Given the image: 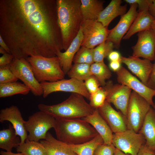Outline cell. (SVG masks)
Returning <instances> with one entry per match:
<instances>
[{"label": "cell", "instance_id": "6da1fadb", "mask_svg": "<svg viewBox=\"0 0 155 155\" xmlns=\"http://www.w3.org/2000/svg\"><path fill=\"white\" fill-rule=\"evenodd\" d=\"M81 0L57 1V22L66 50L79 32L83 18Z\"/></svg>", "mask_w": 155, "mask_h": 155}, {"label": "cell", "instance_id": "7a4b0ae2", "mask_svg": "<svg viewBox=\"0 0 155 155\" xmlns=\"http://www.w3.org/2000/svg\"><path fill=\"white\" fill-rule=\"evenodd\" d=\"M55 119L54 129L57 139L67 144L84 143L98 134L91 125L82 119Z\"/></svg>", "mask_w": 155, "mask_h": 155}, {"label": "cell", "instance_id": "3957f363", "mask_svg": "<svg viewBox=\"0 0 155 155\" xmlns=\"http://www.w3.org/2000/svg\"><path fill=\"white\" fill-rule=\"evenodd\" d=\"M84 97L80 94L72 93L61 103L53 105L40 104L38 108L55 119H81L92 114L96 109Z\"/></svg>", "mask_w": 155, "mask_h": 155}, {"label": "cell", "instance_id": "277c9868", "mask_svg": "<svg viewBox=\"0 0 155 155\" xmlns=\"http://www.w3.org/2000/svg\"><path fill=\"white\" fill-rule=\"evenodd\" d=\"M17 2L22 15L28 22L46 41L52 44L54 38L52 29L38 3L32 0Z\"/></svg>", "mask_w": 155, "mask_h": 155}, {"label": "cell", "instance_id": "5b68a950", "mask_svg": "<svg viewBox=\"0 0 155 155\" xmlns=\"http://www.w3.org/2000/svg\"><path fill=\"white\" fill-rule=\"evenodd\" d=\"M26 59L31 67L36 78L40 83L55 82L64 79L65 75L57 56L47 57L32 55Z\"/></svg>", "mask_w": 155, "mask_h": 155}, {"label": "cell", "instance_id": "8992f818", "mask_svg": "<svg viewBox=\"0 0 155 155\" xmlns=\"http://www.w3.org/2000/svg\"><path fill=\"white\" fill-rule=\"evenodd\" d=\"M150 106L138 93L133 91L131 92L127 108L126 117L127 129L138 132Z\"/></svg>", "mask_w": 155, "mask_h": 155}, {"label": "cell", "instance_id": "52a82bcc", "mask_svg": "<svg viewBox=\"0 0 155 155\" xmlns=\"http://www.w3.org/2000/svg\"><path fill=\"white\" fill-rule=\"evenodd\" d=\"M55 124V118L50 115L40 111L34 113L24 123L25 128L29 132L27 139L36 142L44 140L48 131L54 128Z\"/></svg>", "mask_w": 155, "mask_h": 155}, {"label": "cell", "instance_id": "ba28073f", "mask_svg": "<svg viewBox=\"0 0 155 155\" xmlns=\"http://www.w3.org/2000/svg\"><path fill=\"white\" fill-rule=\"evenodd\" d=\"M15 76L22 81L36 96L42 95L43 89L40 83L36 78L31 67L26 59L14 58L10 64Z\"/></svg>", "mask_w": 155, "mask_h": 155}, {"label": "cell", "instance_id": "9c48e42d", "mask_svg": "<svg viewBox=\"0 0 155 155\" xmlns=\"http://www.w3.org/2000/svg\"><path fill=\"white\" fill-rule=\"evenodd\" d=\"M81 27L83 35L81 46L93 49L106 41L109 30L96 20L83 19Z\"/></svg>", "mask_w": 155, "mask_h": 155}, {"label": "cell", "instance_id": "30bf717a", "mask_svg": "<svg viewBox=\"0 0 155 155\" xmlns=\"http://www.w3.org/2000/svg\"><path fill=\"white\" fill-rule=\"evenodd\" d=\"M146 143L144 136L131 129L113 134L112 144L124 153L137 155L141 147Z\"/></svg>", "mask_w": 155, "mask_h": 155}, {"label": "cell", "instance_id": "8fae6325", "mask_svg": "<svg viewBox=\"0 0 155 155\" xmlns=\"http://www.w3.org/2000/svg\"><path fill=\"white\" fill-rule=\"evenodd\" d=\"M43 89V97L45 98L53 92H64L77 93L90 100V94L85 86L84 82L75 79H64L55 82L40 83Z\"/></svg>", "mask_w": 155, "mask_h": 155}, {"label": "cell", "instance_id": "7c38bea8", "mask_svg": "<svg viewBox=\"0 0 155 155\" xmlns=\"http://www.w3.org/2000/svg\"><path fill=\"white\" fill-rule=\"evenodd\" d=\"M106 93V100L113 104L116 108L127 117V108L131 89L121 84H114L109 81L103 87Z\"/></svg>", "mask_w": 155, "mask_h": 155}, {"label": "cell", "instance_id": "4fadbf2b", "mask_svg": "<svg viewBox=\"0 0 155 155\" xmlns=\"http://www.w3.org/2000/svg\"><path fill=\"white\" fill-rule=\"evenodd\" d=\"M118 82L129 87L144 98L153 107V98L155 96V90L144 84L127 69L121 66L116 72Z\"/></svg>", "mask_w": 155, "mask_h": 155}, {"label": "cell", "instance_id": "5bb4252c", "mask_svg": "<svg viewBox=\"0 0 155 155\" xmlns=\"http://www.w3.org/2000/svg\"><path fill=\"white\" fill-rule=\"evenodd\" d=\"M130 5V7L125 14L121 16L119 21L112 29L109 30L106 41L112 42L117 47H119L121 40L127 33L136 17L138 12L136 4Z\"/></svg>", "mask_w": 155, "mask_h": 155}, {"label": "cell", "instance_id": "9a60e30c", "mask_svg": "<svg viewBox=\"0 0 155 155\" xmlns=\"http://www.w3.org/2000/svg\"><path fill=\"white\" fill-rule=\"evenodd\" d=\"M136 44L132 47V56L150 60L155 59V34L151 29L138 32Z\"/></svg>", "mask_w": 155, "mask_h": 155}, {"label": "cell", "instance_id": "2e32d148", "mask_svg": "<svg viewBox=\"0 0 155 155\" xmlns=\"http://www.w3.org/2000/svg\"><path fill=\"white\" fill-rule=\"evenodd\" d=\"M98 110L114 133L122 132L127 129L126 117L121 112L115 110L111 103L106 100Z\"/></svg>", "mask_w": 155, "mask_h": 155}, {"label": "cell", "instance_id": "e0dca14e", "mask_svg": "<svg viewBox=\"0 0 155 155\" xmlns=\"http://www.w3.org/2000/svg\"><path fill=\"white\" fill-rule=\"evenodd\" d=\"M120 61L126 65L131 72L147 86L154 65L150 60L133 56L128 57L121 56Z\"/></svg>", "mask_w": 155, "mask_h": 155}, {"label": "cell", "instance_id": "ac0fdd59", "mask_svg": "<svg viewBox=\"0 0 155 155\" xmlns=\"http://www.w3.org/2000/svg\"><path fill=\"white\" fill-rule=\"evenodd\" d=\"M5 121H9L12 124L16 134L20 138V145L24 144L28 135L24 126L25 121L18 107L12 105L0 110V122L3 123Z\"/></svg>", "mask_w": 155, "mask_h": 155}, {"label": "cell", "instance_id": "d6986e66", "mask_svg": "<svg viewBox=\"0 0 155 155\" xmlns=\"http://www.w3.org/2000/svg\"><path fill=\"white\" fill-rule=\"evenodd\" d=\"M83 39V35L81 27L77 36L65 51L63 53L59 51L56 54L65 75L67 74L71 68L74 57L81 46Z\"/></svg>", "mask_w": 155, "mask_h": 155}, {"label": "cell", "instance_id": "ffe728a7", "mask_svg": "<svg viewBox=\"0 0 155 155\" xmlns=\"http://www.w3.org/2000/svg\"><path fill=\"white\" fill-rule=\"evenodd\" d=\"M81 119L89 123L95 129L102 138L104 144H112L113 132L100 114L98 109H96L92 114Z\"/></svg>", "mask_w": 155, "mask_h": 155}, {"label": "cell", "instance_id": "44dd1931", "mask_svg": "<svg viewBox=\"0 0 155 155\" xmlns=\"http://www.w3.org/2000/svg\"><path fill=\"white\" fill-rule=\"evenodd\" d=\"M121 0H112L100 13L97 20L105 27H108L111 21L117 17L125 14L127 5H121Z\"/></svg>", "mask_w": 155, "mask_h": 155}, {"label": "cell", "instance_id": "7402d4cb", "mask_svg": "<svg viewBox=\"0 0 155 155\" xmlns=\"http://www.w3.org/2000/svg\"><path fill=\"white\" fill-rule=\"evenodd\" d=\"M40 142L45 147L47 155H77L68 144L55 139L49 132Z\"/></svg>", "mask_w": 155, "mask_h": 155}, {"label": "cell", "instance_id": "603a6c76", "mask_svg": "<svg viewBox=\"0 0 155 155\" xmlns=\"http://www.w3.org/2000/svg\"><path fill=\"white\" fill-rule=\"evenodd\" d=\"M144 136L145 144L155 151V110L150 107L138 132Z\"/></svg>", "mask_w": 155, "mask_h": 155}, {"label": "cell", "instance_id": "cb8c5ba5", "mask_svg": "<svg viewBox=\"0 0 155 155\" xmlns=\"http://www.w3.org/2000/svg\"><path fill=\"white\" fill-rule=\"evenodd\" d=\"M154 20L148 10L139 11L136 17L123 39H128L137 32L151 29Z\"/></svg>", "mask_w": 155, "mask_h": 155}, {"label": "cell", "instance_id": "d4e9b609", "mask_svg": "<svg viewBox=\"0 0 155 155\" xmlns=\"http://www.w3.org/2000/svg\"><path fill=\"white\" fill-rule=\"evenodd\" d=\"M20 137L16 133L12 125L9 124L8 128L0 131V148L11 152L13 148L20 145Z\"/></svg>", "mask_w": 155, "mask_h": 155}, {"label": "cell", "instance_id": "484cf974", "mask_svg": "<svg viewBox=\"0 0 155 155\" xmlns=\"http://www.w3.org/2000/svg\"><path fill=\"white\" fill-rule=\"evenodd\" d=\"M81 9L83 19L97 20L103 9L104 1L99 0H81Z\"/></svg>", "mask_w": 155, "mask_h": 155}, {"label": "cell", "instance_id": "4316f807", "mask_svg": "<svg viewBox=\"0 0 155 155\" xmlns=\"http://www.w3.org/2000/svg\"><path fill=\"white\" fill-rule=\"evenodd\" d=\"M30 90L24 83L17 81L0 84V98H5L16 94L26 95Z\"/></svg>", "mask_w": 155, "mask_h": 155}, {"label": "cell", "instance_id": "83f0119b", "mask_svg": "<svg viewBox=\"0 0 155 155\" xmlns=\"http://www.w3.org/2000/svg\"><path fill=\"white\" fill-rule=\"evenodd\" d=\"M103 144V140L98 134L93 139L86 142L77 145H68L77 155H93L96 147Z\"/></svg>", "mask_w": 155, "mask_h": 155}, {"label": "cell", "instance_id": "f1b7e54d", "mask_svg": "<svg viewBox=\"0 0 155 155\" xmlns=\"http://www.w3.org/2000/svg\"><path fill=\"white\" fill-rule=\"evenodd\" d=\"M16 151L24 155H47L45 147L40 142L27 139L24 144L16 148Z\"/></svg>", "mask_w": 155, "mask_h": 155}, {"label": "cell", "instance_id": "f546056e", "mask_svg": "<svg viewBox=\"0 0 155 155\" xmlns=\"http://www.w3.org/2000/svg\"><path fill=\"white\" fill-rule=\"evenodd\" d=\"M90 70L92 75L96 77L102 87L106 84V80L111 76L110 69L104 62H94L91 65Z\"/></svg>", "mask_w": 155, "mask_h": 155}, {"label": "cell", "instance_id": "4dcf8cb0", "mask_svg": "<svg viewBox=\"0 0 155 155\" xmlns=\"http://www.w3.org/2000/svg\"><path fill=\"white\" fill-rule=\"evenodd\" d=\"M91 65L85 63H75L67 74L70 78L84 81L92 75Z\"/></svg>", "mask_w": 155, "mask_h": 155}, {"label": "cell", "instance_id": "1f68e13d", "mask_svg": "<svg viewBox=\"0 0 155 155\" xmlns=\"http://www.w3.org/2000/svg\"><path fill=\"white\" fill-rule=\"evenodd\" d=\"M112 42L106 41L94 49V62H104V58L113 51L114 47Z\"/></svg>", "mask_w": 155, "mask_h": 155}, {"label": "cell", "instance_id": "d6a6232c", "mask_svg": "<svg viewBox=\"0 0 155 155\" xmlns=\"http://www.w3.org/2000/svg\"><path fill=\"white\" fill-rule=\"evenodd\" d=\"M81 47L74 57V63H85L90 65L94 63V49Z\"/></svg>", "mask_w": 155, "mask_h": 155}, {"label": "cell", "instance_id": "836d02e7", "mask_svg": "<svg viewBox=\"0 0 155 155\" xmlns=\"http://www.w3.org/2000/svg\"><path fill=\"white\" fill-rule=\"evenodd\" d=\"M106 93L103 87H100L95 93L90 95L89 104L93 107L98 109L101 106L106 100Z\"/></svg>", "mask_w": 155, "mask_h": 155}, {"label": "cell", "instance_id": "e575fe53", "mask_svg": "<svg viewBox=\"0 0 155 155\" xmlns=\"http://www.w3.org/2000/svg\"><path fill=\"white\" fill-rule=\"evenodd\" d=\"M18 80L11 71L10 65L0 67V84L16 82Z\"/></svg>", "mask_w": 155, "mask_h": 155}, {"label": "cell", "instance_id": "d590c367", "mask_svg": "<svg viewBox=\"0 0 155 155\" xmlns=\"http://www.w3.org/2000/svg\"><path fill=\"white\" fill-rule=\"evenodd\" d=\"M116 148L112 144H104L98 146L95 149L93 155H114Z\"/></svg>", "mask_w": 155, "mask_h": 155}, {"label": "cell", "instance_id": "8d00e7d4", "mask_svg": "<svg viewBox=\"0 0 155 155\" xmlns=\"http://www.w3.org/2000/svg\"><path fill=\"white\" fill-rule=\"evenodd\" d=\"M84 82L86 88L90 95L96 92L100 86L97 79L93 75H91Z\"/></svg>", "mask_w": 155, "mask_h": 155}, {"label": "cell", "instance_id": "74e56055", "mask_svg": "<svg viewBox=\"0 0 155 155\" xmlns=\"http://www.w3.org/2000/svg\"><path fill=\"white\" fill-rule=\"evenodd\" d=\"M125 1L130 5L136 4L139 7L138 11L148 10L152 0H125Z\"/></svg>", "mask_w": 155, "mask_h": 155}, {"label": "cell", "instance_id": "f35d334b", "mask_svg": "<svg viewBox=\"0 0 155 155\" xmlns=\"http://www.w3.org/2000/svg\"><path fill=\"white\" fill-rule=\"evenodd\" d=\"M14 58L11 53H7L3 54L0 57V67L10 65Z\"/></svg>", "mask_w": 155, "mask_h": 155}, {"label": "cell", "instance_id": "ab89813d", "mask_svg": "<svg viewBox=\"0 0 155 155\" xmlns=\"http://www.w3.org/2000/svg\"><path fill=\"white\" fill-rule=\"evenodd\" d=\"M137 155H155V151L150 148L145 144L140 148Z\"/></svg>", "mask_w": 155, "mask_h": 155}, {"label": "cell", "instance_id": "60d3db41", "mask_svg": "<svg viewBox=\"0 0 155 155\" xmlns=\"http://www.w3.org/2000/svg\"><path fill=\"white\" fill-rule=\"evenodd\" d=\"M147 86L152 89L155 90V61Z\"/></svg>", "mask_w": 155, "mask_h": 155}, {"label": "cell", "instance_id": "b9f144b4", "mask_svg": "<svg viewBox=\"0 0 155 155\" xmlns=\"http://www.w3.org/2000/svg\"><path fill=\"white\" fill-rule=\"evenodd\" d=\"M121 57L118 52L113 51L109 54L108 56L110 61H120Z\"/></svg>", "mask_w": 155, "mask_h": 155}, {"label": "cell", "instance_id": "7bdbcfd3", "mask_svg": "<svg viewBox=\"0 0 155 155\" xmlns=\"http://www.w3.org/2000/svg\"><path fill=\"white\" fill-rule=\"evenodd\" d=\"M121 63L120 61H110L109 64V67L112 70L116 72L121 67Z\"/></svg>", "mask_w": 155, "mask_h": 155}, {"label": "cell", "instance_id": "ee69618b", "mask_svg": "<svg viewBox=\"0 0 155 155\" xmlns=\"http://www.w3.org/2000/svg\"><path fill=\"white\" fill-rule=\"evenodd\" d=\"M148 11L150 14L155 19V0H152Z\"/></svg>", "mask_w": 155, "mask_h": 155}, {"label": "cell", "instance_id": "f6af8a7d", "mask_svg": "<svg viewBox=\"0 0 155 155\" xmlns=\"http://www.w3.org/2000/svg\"><path fill=\"white\" fill-rule=\"evenodd\" d=\"M0 45L3 48L7 53H11V50L6 44L1 35L0 36Z\"/></svg>", "mask_w": 155, "mask_h": 155}, {"label": "cell", "instance_id": "bcb514c9", "mask_svg": "<svg viewBox=\"0 0 155 155\" xmlns=\"http://www.w3.org/2000/svg\"><path fill=\"white\" fill-rule=\"evenodd\" d=\"M1 155H24L21 153H15L12 152H11L4 151H1L0 152Z\"/></svg>", "mask_w": 155, "mask_h": 155}, {"label": "cell", "instance_id": "7dc6e473", "mask_svg": "<svg viewBox=\"0 0 155 155\" xmlns=\"http://www.w3.org/2000/svg\"><path fill=\"white\" fill-rule=\"evenodd\" d=\"M114 155H130L123 152L119 149L116 148Z\"/></svg>", "mask_w": 155, "mask_h": 155}, {"label": "cell", "instance_id": "c3c4849f", "mask_svg": "<svg viewBox=\"0 0 155 155\" xmlns=\"http://www.w3.org/2000/svg\"><path fill=\"white\" fill-rule=\"evenodd\" d=\"M0 53L3 55L7 53L3 48L1 46L0 47Z\"/></svg>", "mask_w": 155, "mask_h": 155}, {"label": "cell", "instance_id": "681fc988", "mask_svg": "<svg viewBox=\"0 0 155 155\" xmlns=\"http://www.w3.org/2000/svg\"><path fill=\"white\" fill-rule=\"evenodd\" d=\"M151 29L155 34V19L152 25Z\"/></svg>", "mask_w": 155, "mask_h": 155}, {"label": "cell", "instance_id": "f907efd6", "mask_svg": "<svg viewBox=\"0 0 155 155\" xmlns=\"http://www.w3.org/2000/svg\"><path fill=\"white\" fill-rule=\"evenodd\" d=\"M153 108H154L155 109V103H154V106H153Z\"/></svg>", "mask_w": 155, "mask_h": 155}]
</instances>
